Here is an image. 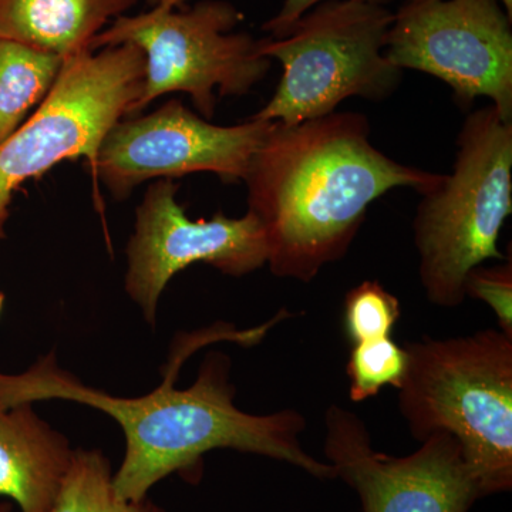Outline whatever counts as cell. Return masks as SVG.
I'll return each instance as SVG.
<instances>
[{
	"label": "cell",
	"instance_id": "1",
	"mask_svg": "<svg viewBox=\"0 0 512 512\" xmlns=\"http://www.w3.org/2000/svg\"><path fill=\"white\" fill-rule=\"evenodd\" d=\"M284 318V313L279 312L255 329L237 330L220 323L185 336L170 357L164 382L140 397L111 396L87 386L62 369L55 353L50 352L25 372H0V409L43 400H67L109 414L126 437V454L113 476L114 490L126 501L144 500L154 485L171 474L197 470L202 456L215 448L286 461L322 480L336 478L332 464L322 463L303 450L299 436L306 421L301 413L284 410L255 416L235 406L227 356L208 355L192 386H175L178 369L195 350L215 340L255 345Z\"/></svg>",
	"mask_w": 512,
	"mask_h": 512
},
{
	"label": "cell",
	"instance_id": "2",
	"mask_svg": "<svg viewBox=\"0 0 512 512\" xmlns=\"http://www.w3.org/2000/svg\"><path fill=\"white\" fill-rule=\"evenodd\" d=\"M359 113H330L295 126L275 123L244 183L248 211L265 231L278 278L311 282L348 254L367 208L394 188L420 194L443 175L397 163L370 141Z\"/></svg>",
	"mask_w": 512,
	"mask_h": 512
},
{
	"label": "cell",
	"instance_id": "3",
	"mask_svg": "<svg viewBox=\"0 0 512 512\" xmlns=\"http://www.w3.org/2000/svg\"><path fill=\"white\" fill-rule=\"evenodd\" d=\"M399 404L417 440L456 437L484 495L512 487V336L480 330L466 338L407 343Z\"/></svg>",
	"mask_w": 512,
	"mask_h": 512
},
{
	"label": "cell",
	"instance_id": "4",
	"mask_svg": "<svg viewBox=\"0 0 512 512\" xmlns=\"http://www.w3.org/2000/svg\"><path fill=\"white\" fill-rule=\"evenodd\" d=\"M453 173L424 192L414 244L427 299L457 308L467 275L487 259H504L498 238L512 212V121L490 104L471 113L457 138Z\"/></svg>",
	"mask_w": 512,
	"mask_h": 512
},
{
	"label": "cell",
	"instance_id": "5",
	"mask_svg": "<svg viewBox=\"0 0 512 512\" xmlns=\"http://www.w3.org/2000/svg\"><path fill=\"white\" fill-rule=\"evenodd\" d=\"M394 13L357 0H325L288 35L261 40V53L282 64L281 82L251 119L295 126L335 113L349 97L382 101L399 86L402 70L387 60Z\"/></svg>",
	"mask_w": 512,
	"mask_h": 512
},
{
	"label": "cell",
	"instance_id": "6",
	"mask_svg": "<svg viewBox=\"0 0 512 512\" xmlns=\"http://www.w3.org/2000/svg\"><path fill=\"white\" fill-rule=\"evenodd\" d=\"M171 2L148 12L120 16L90 49L130 43L143 52L146 76L131 114L168 93H187L195 109L210 120L221 97L244 96L264 80L272 60L261 53V40L235 33L244 15L227 0H201L177 10Z\"/></svg>",
	"mask_w": 512,
	"mask_h": 512
},
{
	"label": "cell",
	"instance_id": "7",
	"mask_svg": "<svg viewBox=\"0 0 512 512\" xmlns=\"http://www.w3.org/2000/svg\"><path fill=\"white\" fill-rule=\"evenodd\" d=\"M146 59L138 47L83 50L62 69L33 116L0 144V239L13 194L64 160L86 157L92 173L104 137L140 99Z\"/></svg>",
	"mask_w": 512,
	"mask_h": 512
},
{
	"label": "cell",
	"instance_id": "8",
	"mask_svg": "<svg viewBox=\"0 0 512 512\" xmlns=\"http://www.w3.org/2000/svg\"><path fill=\"white\" fill-rule=\"evenodd\" d=\"M387 60L397 69L431 74L461 104L493 101L512 121V18L500 0H434L394 13Z\"/></svg>",
	"mask_w": 512,
	"mask_h": 512
},
{
	"label": "cell",
	"instance_id": "9",
	"mask_svg": "<svg viewBox=\"0 0 512 512\" xmlns=\"http://www.w3.org/2000/svg\"><path fill=\"white\" fill-rule=\"evenodd\" d=\"M275 123L251 119L215 126L170 100L147 116L120 120L101 143L94 181L103 180L116 200H126L148 180L212 173L224 183L247 177L249 165Z\"/></svg>",
	"mask_w": 512,
	"mask_h": 512
},
{
	"label": "cell",
	"instance_id": "10",
	"mask_svg": "<svg viewBox=\"0 0 512 512\" xmlns=\"http://www.w3.org/2000/svg\"><path fill=\"white\" fill-rule=\"evenodd\" d=\"M178 184L158 180L137 208L136 231L127 245L126 291L150 325L168 282L192 264L214 266L222 274H251L268 261L261 222L251 212L228 218L191 220L177 201Z\"/></svg>",
	"mask_w": 512,
	"mask_h": 512
},
{
	"label": "cell",
	"instance_id": "11",
	"mask_svg": "<svg viewBox=\"0 0 512 512\" xmlns=\"http://www.w3.org/2000/svg\"><path fill=\"white\" fill-rule=\"evenodd\" d=\"M325 427L329 464L355 488L363 512H468L483 497L451 434H431L416 453L392 457L372 447L363 421L343 407H330Z\"/></svg>",
	"mask_w": 512,
	"mask_h": 512
},
{
	"label": "cell",
	"instance_id": "12",
	"mask_svg": "<svg viewBox=\"0 0 512 512\" xmlns=\"http://www.w3.org/2000/svg\"><path fill=\"white\" fill-rule=\"evenodd\" d=\"M73 453L32 403L0 409V500L13 501L22 512H49Z\"/></svg>",
	"mask_w": 512,
	"mask_h": 512
},
{
	"label": "cell",
	"instance_id": "13",
	"mask_svg": "<svg viewBox=\"0 0 512 512\" xmlns=\"http://www.w3.org/2000/svg\"><path fill=\"white\" fill-rule=\"evenodd\" d=\"M138 0H0V39L66 57L90 49ZM92 50V49H90Z\"/></svg>",
	"mask_w": 512,
	"mask_h": 512
},
{
	"label": "cell",
	"instance_id": "14",
	"mask_svg": "<svg viewBox=\"0 0 512 512\" xmlns=\"http://www.w3.org/2000/svg\"><path fill=\"white\" fill-rule=\"evenodd\" d=\"M62 64V57L0 39V144L45 100Z\"/></svg>",
	"mask_w": 512,
	"mask_h": 512
},
{
	"label": "cell",
	"instance_id": "15",
	"mask_svg": "<svg viewBox=\"0 0 512 512\" xmlns=\"http://www.w3.org/2000/svg\"><path fill=\"white\" fill-rule=\"evenodd\" d=\"M49 512H164L144 498L126 501L114 490L109 458L99 450H74L59 494Z\"/></svg>",
	"mask_w": 512,
	"mask_h": 512
},
{
	"label": "cell",
	"instance_id": "16",
	"mask_svg": "<svg viewBox=\"0 0 512 512\" xmlns=\"http://www.w3.org/2000/svg\"><path fill=\"white\" fill-rule=\"evenodd\" d=\"M409 356L406 348L389 338L356 343L346 366L350 380V400L365 402L384 386L400 389L406 377Z\"/></svg>",
	"mask_w": 512,
	"mask_h": 512
},
{
	"label": "cell",
	"instance_id": "17",
	"mask_svg": "<svg viewBox=\"0 0 512 512\" xmlns=\"http://www.w3.org/2000/svg\"><path fill=\"white\" fill-rule=\"evenodd\" d=\"M399 318V301L379 282H362L346 295L343 320L353 345L389 338Z\"/></svg>",
	"mask_w": 512,
	"mask_h": 512
},
{
	"label": "cell",
	"instance_id": "18",
	"mask_svg": "<svg viewBox=\"0 0 512 512\" xmlns=\"http://www.w3.org/2000/svg\"><path fill=\"white\" fill-rule=\"evenodd\" d=\"M466 296L480 299L493 309L498 325L512 336V262L497 266H477L466 279Z\"/></svg>",
	"mask_w": 512,
	"mask_h": 512
},
{
	"label": "cell",
	"instance_id": "19",
	"mask_svg": "<svg viewBox=\"0 0 512 512\" xmlns=\"http://www.w3.org/2000/svg\"><path fill=\"white\" fill-rule=\"evenodd\" d=\"M320 2H325V0H285L281 10L276 13L274 18L269 19L265 23V32H268L272 39H281V37L288 35L292 26L306 12L315 8ZM357 2L373 3V5L387 6L389 8V5H392L396 0H357Z\"/></svg>",
	"mask_w": 512,
	"mask_h": 512
},
{
	"label": "cell",
	"instance_id": "20",
	"mask_svg": "<svg viewBox=\"0 0 512 512\" xmlns=\"http://www.w3.org/2000/svg\"><path fill=\"white\" fill-rule=\"evenodd\" d=\"M434 2V0H406L404 3H409V5H419V3H427ZM501 5L504 6L505 10H507L508 15L512 18V0H500Z\"/></svg>",
	"mask_w": 512,
	"mask_h": 512
},
{
	"label": "cell",
	"instance_id": "21",
	"mask_svg": "<svg viewBox=\"0 0 512 512\" xmlns=\"http://www.w3.org/2000/svg\"><path fill=\"white\" fill-rule=\"evenodd\" d=\"M164 2L174 3V5H177L178 8H181V6H183V3L185 2V0H148V3H151V5H153V6L160 5V3H164Z\"/></svg>",
	"mask_w": 512,
	"mask_h": 512
},
{
	"label": "cell",
	"instance_id": "22",
	"mask_svg": "<svg viewBox=\"0 0 512 512\" xmlns=\"http://www.w3.org/2000/svg\"><path fill=\"white\" fill-rule=\"evenodd\" d=\"M12 511V504L6 500H0V512H10Z\"/></svg>",
	"mask_w": 512,
	"mask_h": 512
},
{
	"label": "cell",
	"instance_id": "23",
	"mask_svg": "<svg viewBox=\"0 0 512 512\" xmlns=\"http://www.w3.org/2000/svg\"><path fill=\"white\" fill-rule=\"evenodd\" d=\"M3 305H5V295L0 292V315H2Z\"/></svg>",
	"mask_w": 512,
	"mask_h": 512
}]
</instances>
